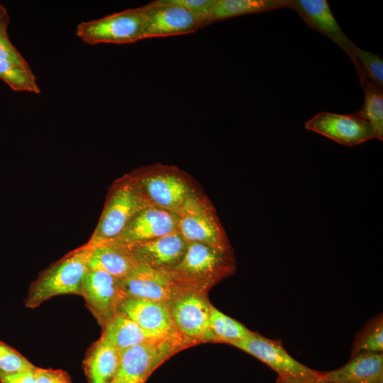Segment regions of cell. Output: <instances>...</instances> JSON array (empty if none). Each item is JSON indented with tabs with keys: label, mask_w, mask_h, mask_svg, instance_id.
Masks as SVG:
<instances>
[{
	"label": "cell",
	"mask_w": 383,
	"mask_h": 383,
	"mask_svg": "<svg viewBox=\"0 0 383 383\" xmlns=\"http://www.w3.org/2000/svg\"><path fill=\"white\" fill-rule=\"evenodd\" d=\"M235 270L231 247L219 248L199 243H188L179 264L171 271L192 289L208 292Z\"/></svg>",
	"instance_id": "cell-1"
},
{
	"label": "cell",
	"mask_w": 383,
	"mask_h": 383,
	"mask_svg": "<svg viewBox=\"0 0 383 383\" xmlns=\"http://www.w3.org/2000/svg\"><path fill=\"white\" fill-rule=\"evenodd\" d=\"M90 253L91 249L82 246L44 271L30 285L26 306L35 309L58 295H81L82 282L89 270Z\"/></svg>",
	"instance_id": "cell-2"
},
{
	"label": "cell",
	"mask_w": 383,
	"mask_h": 383,
	"mask_svg": "<svg viewBox=\"0 0 383 383\" xmlns=\"http://www.w3.org/2000/svg\"><path fill=\"white\" fill-rule=\"evenodd\" d=\"M152 205L134 179L118 184L109 197L99 222L84 247L91 249L115 240L131 220Z\"/></svg>",
	"instance_id": "cell-3"
},
{
	"label": "cell",
	"mask_w": 383,
	"mask_h": 383,
	"mask_svg": "<svg viewBox=\"0 0 383 383\" xmlns=\"http://www.w3.org/2000/svg\"><path fill=\"white\" fill-rule=\"evenodd\" d=\"M194 345L188 340L165 338L120 350L116 377L121 383H145L164 362L182 349Z\"/></svg>",
	"instance_id": "cell-4"
},
{
	"label": "cell",
	"mask_w": 383,
	"mask_h": 383,
	"mask_svg": "<svg viewBox=\"0 0 383 383\" xmlns=\"http://www.w3.org/2000/svg\"><path fill=\"white\" fill-rule=\"evenodd\" d=\"M143 6L128 9L103 18L82 21L76 28L77 36L84 43L128 44L143 40Z\"/></svg>",
	"instance_id": "cell-5"
},
{
	"label": "cell",
	"mask_w": 383,
	"mask_h": 383,
	"mask_svg": "<svg viewBox=\"0 0 383 383\" xmlns=\"http://www.w3.org/2000/svg\"><path fill=\"white\" fill-rule=\"evenodd\" d=\"M125 296L169 304L182 294L196 291L179 279L171 270L138 265L118 280ZM200 292V291H199Z\"/></svg>",
	"instance_id": "cell-6"
},
{
	"label": "cell",
	"mask_w": 383,
	"mask_h": 383,
	"mask_svg": "<svg viewBox=\"0 0 383 383\" xmlns=\"http://www.w3.org/2000/svg\"><path fill=\"white\" fill-rule=\"evenodd\" d=\"M176 215L177 231L188 243H199L219 248L230 247L213 209L194 193Z\"/></svg>",
	"instance_id": "cell-7"
},
{
	"label": "cell",
	"mask_w": 383,
	"mask_h": 383,
	"mask_svg": "<svg viewBox=\"0 0 383 383\" xmlns=\"http://www.w3.org/2000/svg\"><path fill=\"white\" fill-rule=\"evenodd\" d=\"M207 294L208 292L192 291L167 304L178 331L195 344L217 342L209 327L213 305Z\"/></svg>",
	"instance_id": "cell-8"
},
{
	"label": "cell",
	"mask_w": 383,
	"mask_h": 383,
	"mask_svg": "<svg viewBox=\"0 0 383 383\" xmlns=\"http://www.w3.org/2000/svg\"><path fill=\"white\" fill-rule=\"evenodd\" d=\"M143 8V39L191 33L204 26L192 12L172 0L154 1Z\"/></svg>",
	"instance_id": "cell-9"
},
{
	"label": "cell",
	"mask_w": 383,
	"mask_h": 383,
	"mask_svg": "<svg viewBox=\"0 0 383 383\" xmlns=\"http://www.w3.org/2000/svg\"><path fill=\"white\" fill-rule=\"evenodd\" d=\"M231 345L254 356L274 370L278 375L299 379H316L318 372L293 358L279 341L253 332L245 339Z\"/></svg>",
	"instance_id": "cell-10"
},
{
	"label": "cell",
	"mask_w": 383,
	"mask_h": 383,
	"mask_svg": "<svg viewBox=\"0 0 383 383\" xmlns=\"http://www.w3.org/2000/svg\"><path fill=\"white\" fill-rule=\"evenodd\" d=\"M81 296L102 329L116 315L126 297L118 279L106 272L91 270L84 277Z\"/></svg>",
	"instance_id": "cell-11"
},
{
	"label": "cell",
	"mask_w": 383,
	"mask_h": 383,
	"mask_svg": "<svg viewBox=\"0 0 383 383\" xmlns=\"http://www.w3.org/2000/svg\"><path fill=\"white\" fill-rule=\"evenodd\" d=\"M304 126L306 130L349 147L375 138L370 123L356 112L338 114L322 111L307 121Z\"/></svg>",
	"instance_id": "cell-12"
},
{
	"label": "cell",
	"mask_w": 383,
	"mask_h": 383,
	"mask_svg": "<svg viewBox=\"0 0 383 383\" xmlns=\"http://www.w3.org/2000/svg\"><path fill=\"white\" fill-rule=\"evenodd\" d=\"M118 313L133 320L145 330L166 337L190 340L177 329L166 303L126 296L119 304Z\"/></svg>",
	"instance_id": "cell-13"
},
{
	"label": "cell",
	"mask_w": 383,
	"mask_h": 383,
	"mask_svg": "<svg viewBox=\"0 0 383 383\" xmlns=\"http://www.w3.org/2000/svg\"><path fill=\"white\" fill-rule=\"evenodd\" d=\"M188 242L176 231L157 238L125 246L138 265L172 270L182 260Z\"/></svg>",
	"instance_id": "cell-14"
},
{
	"label": "cell",
	"mask_w": 383,
	"mask_h": 383,
	"mask_svg": "<svg viewBox=\"0 0 383 383\" xmlns=\"http://www.w3.org/2000/svg\"><path fill=\"white\" fill-rule=\"evenodd\" d=\"M177 225L175 213L150 206L138 213L110 243L126 245L147 241L177 231Z\"/></svg>",
	"instance_id": "cell-15"
},
{
	"label": "cell",
	"mask_w": 383,
	"mask_h": 383,
	"mask_svg": "<svg viewBox=\"0 0 383 383\" xmlns=\"http://www.w3.org/2000/svg\"><path fill=\"white\" fill-rule=\"evenodd\" d=\"M134 180L152 205L175 214L194 193L182 178L169 172Z\"/></svg>",
	"instance_id": "cell-16"
},
{
	"label": "cell",
	"mask_w": 383,
	"mask_h": 383,
	"mask_svg": "<svg viewBox=\"0 0 383 383\" xmlns=\"http://www.w3.org/2000/svg\"><path fill=\"white\" fill-rule=\"evenodd\" d=\"M289 9H294L313 30L326 36L348 56L357 47L345 35L335 20L326 0H290Z\"/></svg>",
	"instance_id": "cell-17"
},
{
	"label": "cell",
	"mask_w": 383,
	"mask_h": 383,
	"mask_svg": "<svg viewBox=\"0 0 383 383\" xmlns=\"http://www.w3.org/2000/svg\"><path fill=\"white\" fill-rule=\"evenodd\" d=\"M318 374L324 383H383L382 353H356L344 366Z\"/></svg>",
	"instance_id": "cell-18"
},
{
	"label": "cell",
	"mask_w": 383,
	"mask_h": 383,
	"mask_svg": "<svg viewBox=\"0 0 383 383\" xmlns=\"http://www.w3.org/2000/svg\"><path fill=\"white\" fill-rule=\"evenodd\" d=\"M120 366V351L103 338L93 343L83 361L88 383H111Z\"/></svg>",
	"instance_id": "cell-19"
},
{
	"label": "cell",
	"mask_w": 383,
	"mask_h": 383,
	"mask_svg": "<svg viewBox=\"0 0 383 383\" xmlns=\"http://www.w3.org/2000/svg\"><path fill=\"white\" fill-rule=\"evenodd\" d=\"M138 265L125 245L111 243L91 248L88 262L89 270L106 272L118 280L127 276Z\"/></svg>",
	"instance_id": "cell-20"
},
{
	"label": "cell",
	"mask_w": 383,
	"mask_h": 383,
	"mask_svg": "<svg viewBox=\"0 0 383 383\" xmlns=\"http://www.w3.org/2000/svg\"><path fill=\"white\" fill-rule=\"evenodd\" d=\"M101 337L119 351L143 343L170 338L145 330L118 313L103 328Z\"/></svg>",
	"instance_id": "cell-21"
},
{
	"label": "cell",
	"mask_w": 383,
	"mask_h": 383,
	"mask_svg": "<svg viewBox=\"0 0 383 383\" xmlns=\"http://www.w3.org/2000/svg\"><path fill=\"white\" fill-rule=\"evenodd\" d=\"M290 0H216L210 23L247 14L260 13L278 9H289Z\"/></svg>",
	"instance_id": "cell-22"
},
{
	"label": "cell",
	"mask_w": 383,
	"mask_h": 383,
	"mask_svg": "<svg viewBox=\"0 0 383 383\" xmlns=\"http://www.w3.org/2000/svg\"><path fill=\"white\" fill-rule=\"evenodd\" d=\"M356 70L365 94L363 105L356 113L370 123L375 138L382 141L383 88L371 82L360 70Z\"/></svg>",
	"instance_id": "cell-23"
},
{
	"label": "cell",
	"mask_w": 383,
	"mask_h": 383,
	"mask_svg": "<svg viewBox=\"0 0 383 383\" xmlns=\"http://www.w3.org/2000/svg\"><path fill=\"white\" fill-rule=\"evenodd\" d=\"M209 327L216 341L229 345L249 337L253 332L243 324L211 307Z\"/></svg>",
	"instance_id": "cell-24"
},
{
	"label": "cell",
	"mask_w": 383,
	"mask_h": 383,
	"mask_svg": "<svg viewBox=\"0 0 383 383\" xmlns=\"http://www.w3.org/2000/svg\"><path fill=\"white\" fill-rule=\"evenodd\" d=\"M0 79L13 90L39 94L40 89L31 68L0 60Z\"/></svg>",
	"instance_id": "cell-25"
},
{
	"label": "cell",
	"mask_w": 383,
	"mask_h": 383,
	"mask_svg": "<svg viewBox=\"0 0 383 383\" xmlns=\"http://www.w3.org/2000/svg\"><path fill=\"white\" fill-rule=\"evenodd\" d=\"M350 58L371 82L383 88V60L380 55L356 47Z\"/></svg>",
	"instance_id": "cell-26"
},
{
	"label": "cell",
	"mask_w": 383,
	"mask_h": 383,
	"mask_svg": "<svg viewBox=\"0 0 383 383\" xmlns=\"http://www.w3.org/2000/svg\"><path fill=\"white\" fill-rule=\"evenodd\" d=\"M383 323L378 318L362 331L355 340L352 355L360 352L382 353Z\"/></svg>",
	"instance_id": "cell-27"
},
{
	"label": "cell",
	"mask_w": 383,
	"mask_h": 383,
	"mask_svg": "<svg viewBox=\"0 0 383 383\" xmlns=\"http://www.w3.org/2000/svg\"><path fill=\"white\" fill-rule=\"evenodd\" d=\"M33 365L16 350L0 341V375L35 370Z\"/></svg>",
	"instance_id": "cell-28"
},
{
	"label": "cell",
	"mask_w": 383,
	"mask_h": 383,
	"mask_svg": "<svg viewBox=\"0 0 383 383\" xmlns=\"http://www.w3.org/2000/svg\"><path fill=\"white\" fill-rule=\"evenodd\" d=\"M192 12L203 24H210V18L216 0H172Z\"/></svg>",
	"instance_id": "cell-29"
},
{
	"label": "cell",
	"mask_w": 383,
	"mask_h": 383,
	"mask_svg": "<svg viewBox=\"0 0 383 383\" xmlns=\"http://www.w3.org/2000/svg\"><path fill=\"white\" fill-rule=\"evenodd\" d=\"M0 60H5L26 68L30 65L9 40V35L0 33Z\"/></svg>",
	"instance_id": "cell-30"
},
{
	"label": "cell",
	"mask_w": 383,
	"mask_h": 383,
	"mask_svg": "<svg viewBox=\"0 0 383 383\" xmlns=\"http://www.w3.org/2000/svg\"><path fill=\"white\" fill-rule=\"evenodd\" d=\"M35 378V383H72L70 375L62 370L37 367Z\"/></svg>",
	"instance_id": "cell-31"
},
{
	"label": "cell",
	"mask_w": 383,
	"mask_h": 383,
	"mask_svg": "<svg viewBox=\"0 0 383 383\" xmlns=\"http://www.w3.org/2000/svg\"><path fill=\"white\" fill-rule=\"evenodd\" d=\"M37 369V368H36ZM35 370L0 375L1 383H35Z\"/></svg>",
	"instance_id": "cell-32"
},
{
	"label": "cell",
	"mask_w": 383,
	"mask_h": 383,
	"mask_svg": "<svg viewBox=\"0 0 383 383\" xmlns=\"http://www.w3.org/2000/svg\"><path fill=\"white\" fill-rule=\"evenodd\" d=\"M9 15L6 8L0 4V33L8 34Z\"/></svg>",
	"instance_id": "cell-33"
},
{
	"label": "cell",
	"mask_w": 383,
	"mask_h": 383,
	"mask_svg": "<svg viewBox=\"0 0 383 383\" xmlns=\"http://www.w3.org/2000/svg\"><path fill=\"white\" fill-rule=\"evenodd\" d=\"M277 383H324L320 379H299L292 377L277 376Z\"/></svg>",
	"instance_id": "cell-34"
},
{
	"label": "cell",
	"mask_w": 383,
	"mask_h": 383,
	"mask_svg": "<svg viewBox=\"0 0 383 383\" xmlns=\"http://www.w3.org/2000/svg\"><path fill=\"white\" fill-rule=\"evenodd\" d=\"M111 383H121V381L118 379L117 377L114 379V380Z\"/></svg>",
	"instance_id": "cell-35"
}]
</instances>
